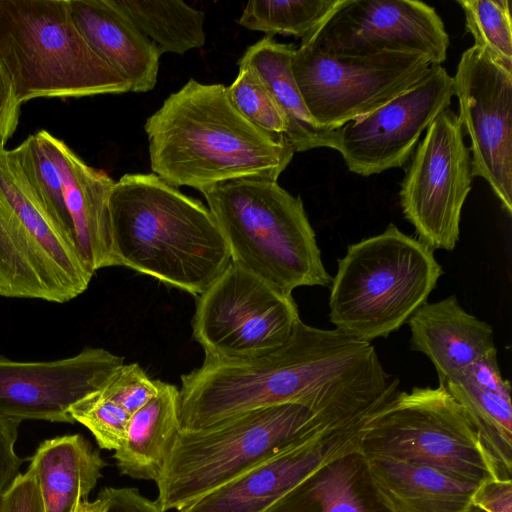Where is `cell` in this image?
Here are the masks:
<instances>
[{"instance_id": "obj_23", "label": "cell", "mask_w": 512, "mask_h": 512, "mask_svg": "<svg viewBox=\"0 0 512 512\" xmlns=\"http://www.w3.org/2000/svg\"><path fill=\"white\" fill-rule=\"evenodd\" d=\"M381 495L393 512H472L478 484L442 471L385 458H367Z\"/></svg>"}, {"instance_id": "obj_25", "label": "cell", "mask_w": 512, "mask_h": 512, "mask_svg": "<svg viewBox=\"0 0 512 512\" xmlns=\"http://www.w3.org/2000/svg\"><path fill=\"white\" fill-rule=\"evenodd\" d=\"M295 46L265 36L249 46L239 64L252 67L264 81L287 120L286 140L295 152L315 148L336 150L337 130L318 125L310 115L295 82L291 57Z\"/></svg>"}, {"instance_id": "obj_15", "label": "cell", "mask_w": 512, "mask_h": 512, "mask_svg": "<svg viewBox=\"0 0 512 512\" xmlns=\"http://www.w3.org/2000/svg\"><path fill=\"white\" fill-rule=\"evenodd\" d=\"M457 115L470 139L473 176L483 178L512 214V71L471 46L453 76Z\"/></svg>"}, {"instance_id": "obj_16", "label": "cell", "mask_w": 512, "mask_h": 512, "mask_svg": "<svg viewBox=\"0 0 512 512\" xmlns=\"http://www.w3.org/2000/svg\"><path fill=\"white\" fill-rule=\"evenodd\" d=\"M124 358L103 348H84L52 361H14L0 356V415L21 421L75 423L74 404L100 390Z\"/></svg>"}, {"instance_id": "obj_12", "label": "cell", "mask_w": 512, "mask_h": 512, "mask_svg": "<svg viewBox=\"0 0 512 512\" xmlns=\"http://www.w3.org/2000/svg\"><path fill=\"white\" fill-rule=\"evenodd\" d=\"M473 177L464 132L457 114L447 107L417 144L399 193L402 212L417 239L433 251L456 247Z\"/></svg>"}, {"instance_id": "obj_19", "label": "cell", "mask_w": 512, "mask_h": 512, "mask_svg": "<svg viewBox=\"0 0 512 512\" xmlns=\"http://www.w3.org/2000/svg\"><path fill=\"white\" fill-rule=\"evenodd\" d=\"M408 324L410 348L429 358L439 383L497 353L492 327L465 311L455 295L424 303Z\"/></svg>"}, {"instance_id": "obj_22", "label": "cell", "mask_w": 512, "mask_h": 512, "mask_svg": "<svg viewBox=\"0 0 512 512\" xmlns=\"http://www.w3.org/2000/svg\"><path fill=\"white\" fill-rule=\"evenodd\" d=\"M265 512H393L360 449L317 468Z\"/></svg>"}, {"instance_id": "obj_33", "label": "cell", "mask_w": 512, "mask_h": 512, "mask_svg": "<svg viewBox=\"0 0 512 512\" xmlns=\"http://www.w3.org/2000/svg\"><path fill=\"white\" fill-rule=\"evenodd\" d=\"M158 381L152 380L137 363L122 364L100 392L132 415L158 393Z\"/></svg>"}, {"instance_id": "obj_24", "label": "cell", "mask_w": 512, "mask_h": 512, "mask_svg": "<svg viewBox=\"0 0 512 512\" xmlns=\"http://www.w3.org/2000/svg\"><path fill=\"white\" fill-rule=\"evenodd\" d=\"M106 462L81 434L43 441L30 457L46 512H70L86 500L102 477Z\"/></svg>"}, {"instance_id": "obj_13", "label": "cell", "mask_w": 512, "mask_h": 512, "mask_svg": "<svg viewBox=\"0 0 512 512\" xmlns=\"http://www.w3.org/2000/svg\"><path fill=\"white\" fill-rule=\"evenodd\" d=\"M301 43L336 57L406 53L441 65L449 36L436 10L422 1L339 0Z\"/></svg>"}, {"instance_id": "obj_5", "label": "cell", "mask_w": 512, "mask_h": 512, "mask_svg": "<svg viewBox=\"0 0 512 512\" xmlns=\"http://www.w3.org/2000/svg\"><path fill=\"white\" fill-rule=\"evenodd\" d=\"M442 274L433 250L391 223L338 259L329 319L356 340L386 338L427 302Z\"/></svg>"}, {"instance_id": "obj_8", "label": "cell", "mask_w": 512, "mask_h": 512, "mask_svg": "<svg viewBox=\"0 0 512 512\" xmlns=\"http://www.w3.org/2000/svg\"><path fill=\"white\" fill-rule=\"evenodd\" d=\"M93 275L34 193L13 149L0 152V296L65 303Z\"/></svg>"}, {"instance_id": "obj_18", "label": "cell", "mask_w": 512, "mask_h": 512, "mask_svg": "<svg viewBox=\"0 0 512 512\" xmlns=\"http://www.w3.org/2000/svg\"><path fill=\"white\" fill-rule=\"evenodd\" d=\"M35 134L60 174L82 260L93 274L114 266L108 202L116 181L104 171L89 166L50 132L39 130Z\"/></svg>"}, {"instance_id": "obj_27", "label": "cell", "mask_w": 512, "mask_h": 512, "mask_svg": "<svg viewBox=\"0 0 512 512\" xmlns=\"http://www.w3.org/2000/svg\"><path fill=\"white\" fill-rule=\"evenodd\" d=\"M162 51L184 54L206 42L205 14L178 0H112Z\"/></svg>"}, {"instance_id": "obj_21", "label": "cell", "mask_w": 512, "mask_h": 512, "mask_svg": "<svg viewBox=\"0 0 512 512\" xmlns=\"http://www.w3.org/2000/svg\"><path fill=\"white\" fill-rule=\"evenodd\" d=\"M465 409L496 479H512L511 385L501 375L497 353L439 383Z\"/></svg>"}, {"instance_id": "obj_10", "label": "cell", "mask_w": 512, "mask_h": 512, "mask_svg": "<svg viewBox=\"0 0 512 512\" xmlns=\"http://www.w3.org/2000/svg\"><path fill=\"white\" fill-rule=\"evenodd\" d=\"M292 294H285L232 261L197 298L191 325L205 357L244 360L284 345L300 321Z\"/></svg>"}, {"instance_id": "obj_36", "label": "cell", "mask_w": 512, "mask_h": 512, "mask_svg": "<svg viewBox=\"0 0 512 512\" xmlns=\"http://www.w3.org/2000/svg\"><path fill=\"white\" fill-rule=\"evenodd\" d=\"M21 103L11 79L0 61V152L15 133L20 117Z\"/></svg>"}, {"instance_id": "obj_29", "label": "cell", "mask_w": 512, "mask_h": 512, "mask_svg": "<svg viewBox=\"0 0 512 512\" xmlns=\"http://www.w3.org/2000/svg\"><path fill=\"white\" fill-rule=\"evenodd\" d=\"M474 47L512 71V21L509 0H458Z\"/></svg>"}, {"instance_id": "obj_28", "label": "cell", "mask_w": 512, "mask_h": 512, "mask_svg": "<svg viewBox=\"0 0 512 512\" xmlns=\"http://www.w3.org/2000/svg\"><path fill=\"white\" fill-rule=\"evenodd\" d=\"M338 1L252 0L245 5L238 23L267 37L280 34L303 40L320 26Z\"/></svg>"}, {"instance_id": "obj_37", "label": "cell", "mask_w": 512, "mask_h": 512, "mask_svg": "<svg viewBox=\"0 0 512 512\" xmlns=\"http://www.w3.org/2000/svg\"><path fill=\"white\" fill-rule=\"evenodd\" d=\"M472 504L483 512H512V479H489L477 486Z\"/></svg>"}, {"instance_id": "obj_4", "label": "cell", "mask_w": 512, "mask_h": 512, "mask_svg": "<svg viewBox=\"0 0 512 512\" xmlns=\"http://www.w3.org/2000/svg\"><path fill=\"white\" fill-rule=\"evenodd\" d=\"M201 193L234 264L285 294L331 285L300 196L265 178L230 180Z\"/></svg>"}, {"instance_id": "obj_6", "label": "cell", "mask_w": 512, "mask_h": 512, "mask_svg": "<svg viewBox=\"0 0 512 512\" xmlns=\"http://www.w3.org/2000/svg\"><path fill=\"white\" fill-rule=\"evenodd\" d=\"M0 61L21 104L130 91L81 34L69 0H0Z\"/></svg>"}, {"instance_id": "obj_9", "label": "cell", "mask_w": 512, "mask_h": 512, "mask_svg": "<svg viewBox=\"0 0 512 512\" xmlns=\"http://www.w3.org/2000/svg\"><path fill=\"white\" fill-rule=\"evenodd\" d=\"M360 451L481 484L495 478L465 409L442 386L397 392L361 428Z\"/></svg>"}, {"instance_id": "obj_1", "label": "cell", "mask_w": 512, "mask_h": 512, "mask_svg": "<svg viewBox=\"0 0 512 512\" xmlns=\"http://www.w3.org/2000/svg\"><path fill=\"white\" fill-rule=\"evenodd\" d=\"M374 346L300 320L280 348L255 358L215 360L181 376V430L295 403L332 426L366 420L398 392Z\"/></svg>"}, {"instance_id": "obj_3", "label": "cell", "mask_w": 512, "mask_h": 512, "mask_svg": "<svg viewBox=\"0 0 512 512\" xmlns=\"http://www.w3.org/2000/svg\"><path fill=\"white\" fill-rule=\"evenodd\" d=\"M108 207L114 266L199 296L231 263L208 207L153 173L123 175Z\"/></svg>"}, {"instance_id": "obj_40", "label": "cell", "mask_w": 512, "mask_h": 512, "mask_svg": "<svg viewBox=\"0 0 512 512\" xmlns=\"http://www.w3.org/2000/svg\"><path fill=\"white\" fill-rule=\"evenodd\" d=\"M472 512H483V511H482V510H480V509H478V508H476V507H474V508H473V510H472Z\"/></svg>"}, {"instance_id": "obj_35", "label": "cell", "mask_w": 512, "mask_h": 512, "mask_svg": "<svg viewBox=\"0 0 512 512\" xmlns=\"http://www.w3.org/2000/svg\"><path fill=\"white\" fill-rule=\"evenodd\" d=\"M21 422L0 415V508L4 493L20 473L23 463L15 450Z\"/></svg>"}, {"instance_id": "obj_7", "label": "cell", "mask_w": 512, "mask_h": 512, "mask_svg": "<svg viewBox=\"0 0 512 512\" xmlns=\"http://www.w3.org/2000/svg\"><path fill=\"white\" fill-rule=\"evenodd\" d=\"M330 427L295 403L247 411L197 430H180L159 478L158 506L180 510L257 464Z\"/></svg>"}, {"instance_id": "obj_17", "label": "cell", "mask_w": 512, "mask_h": 512, "mask_svg": "<svg viewBox=\"0 0 512 512\" xmlns=\"http://www.w3.org/2000/svg\"><path fill=\"white\" fill-rule=\"evenodd\" d=\"M365 421L319 430L178 512H265L320 466L360 449L361 428Z\"/></svg>"}, {"instance_id": "obj_39", "label": "cell", "mask_w": 512, "mask_h": 512, "mask_svg": "<svg viewBox=\"0 0 512 512\" xmlns=\"http://www.w3.org/2000/svg\"><path fill=\"white\" fill-rule=\"evenodd\" d=\"M108 506L106 496L100 491L94 501L78 500L70 512H105Z\"/></svg>"}, {"instance_id": "obj_34", "label": "cell", "mask_w": 512, "mask_h": 512, "mask_svg": "<svg viewBox=\"0 0 512 512\" xmlns=\"http://www.w3.org/2000/svg\"><path fill=\"white\" fill-rule=\"evenodd\" d=\"M0 512H46L36 474L19 473L4 493Z\"/></svg>"}, {"instance_id": "obj_14", "label": "cell", "mask_w": 512, "mask_h": 512, "mask_svg": "<svg viewBox=\"0 0 512 512\" xmlns=\"http://www.w3.org/2000/svg\"><path fill=\"white\" fill-rule=\"evenodd\" d=\"M454 95L453 77L442 65H432L411 88L337 129L336 150L348 170L361 176L401 167Z\"/></svg>"}, {"instance_id": "obj_38", "label": "cell", "mask_w": 512, "mask_h": 512, "mask_svg": "<svg viewBox=\"0 0 512 512\" xmlns=\"http://www.w3.org/2000/svg\"><path fill=\"white\" fill-rule=\"evenodd\" d=\"M101 492L108 501L105 512H163L156 501L142 496L136 488L106 487Z\"/></svg>"}, {"instance_id": "obj_11", "label": "cell", "mask_w": 512, "mask_h": 512, "mask_svg": "<svg viewBox=\"0 0 512 512\" xmlns=\"http://www.w3.org/2000/svg\"><path fill=\"white\" fill-rule=\"evenodd\" d=\"M432 64L417 54L336 57L300 43L291 69L315 122L337 130L394 99L419 82Z\"/></svg>"}, {"instance_id": "obj_2", "label": "cell", "mask_w": 512, "mask_h": 512, "mask_svg": "<svg viewBox=\"0 0 512 512\" xmlns=\"http://www.w3.org/2000/svg\"><path fill=\"white\" fill-rule=\"evenodd\" d=\"M153 174L200 192L241 178L277 181L294 149L246 120L231 103L227 86L190 79L147 118Z\"/></svg>"}, {"instance_id": "obj_26", "label": "cell", "mask_w": 512, "mask_h": 512, "mask_svg": "<svg viewBox=\"0 0 512 512\" xmlns=\"http://www.w3.org/2000/svg\"><path fill=\"white\" fill-rule=\"evenodd\" d=\"M158 393L130 416L122 446L113 458L121 474L156 481L180 432L179 389L158 381Z\"/></svg>"}, {"instance_id": "obj_20", "label": "cell", "mask_w": 512, "mask_h": 512, "mask_svg": "<svg viewBox=\"0 0 512 512\" xmlns=\"http://www.w3.org/2000/svg\"><path fill=\"white\" fill-rule=\"evenodd\" d=\"M72 18L93 50L136 93L152 90L158 79L160 48L112 0H69Z\"/></svg>"}, {"instance_id": "obj_32", "label": "cell", "mask_w": 512, "mask_h": 512, "mask_svg": "<svg viewBox=\"0 0 512 512\" xmlns=\"http://www.w3.org/2000/svg\"><path fill=\"white\" fill-rule=\"evenodd\" d=\"M70 414L74 422H79L93 434L101 449L116 451L122 446L131 415L100 390L74 404Z\"/></svg>"}, {"instance_id": "obj_31", "label": "cell", "mask_w": 512, "mask_h": 512, "mask_svg": "<svg viewBox=\"0 0 512 512\" xmlns=\"http://www.w3.org/2000/svg\"><path fill=\"white\" fill-rule=\"evenodd\" d=\"M227 92L233 106L251 124L272 136H285L287 120L272 93L252 67L239 64V73L227 87Z\"/></svg>"}, {"instance_id": "obj_30", "label": "cell", "mask_w": 512, "mask_h": 512, "mask_svg": "<svg viewBox=\"0 0 512 512\" xmlns=\"http://www.w3.org/2000/svg\"><path fill=\"white\" fill-rule=\"evenodd\" d=\"M13 151L25 178L45 210L60 229L75 242L60 174L42 148L36 134L29 135Z\"/></svg>"}]
</instances>
